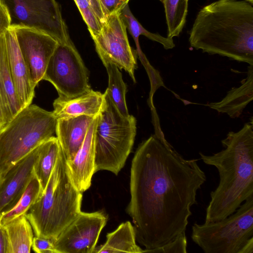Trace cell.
<instances>
[{"label":"cell","instance_id":"cell-39","mask_svg":"<svg viewBox=\"0 0 253 253\" xmlns=\"http://www.w3.org/2000/svg\"><path fill=\"white\" fill-rule=\"evenodd\" d=\"M161 0L162 2V0Z\"/></svg>","mask_w":253,"mask_h":253},{"label":"cell","instance_id":"cell-36","mask_svg":"<svg viewBox=\"0 0 253 253\" xmlns=\"http://www.w3.org/2000/svg\"><path fill=\"white\" fill-rule=\"evenodd\" d=\"M5 175L0 174V186L2 182V181L4 179Z\"/></svg>","mask_w":253,"mask_h":253},{"label":"cell","instance_id":"cell-2","mask_svg":"<svg viewBox=\"0 0 253 253\" xmlns=\"http://www.w3.org/2000/svg\"><path fill=\"white\" fill-rule=\"evenodd\" d=\"M191 46L253 65V7L246 1L218 0L202 8L190 31Z\"/></svg>","mask_w":253,"mask_h":253},{"label":"cell","instance_id":"cell-1","mask_svg":"<svg viewBox=\"0 0 253 253\" xmlns=\"http://www.w3.org/2000/svg\"><path fill=\"white\" fill-rule=\"evenodd\" d=\"M197 159H185L155 134L142 141L132 160L130 200L126 209L144 253L163 246L185 232L206 181Z\"/></svg>","mask_w":253,"mask_h":253},{"label":"cell","instance_id":"cell-23","mask_svg":"<svg viewBox=\"0 0 253 253\" xmlns=\"http://www.w3.org/2000/svg\"><path fill=\"white\" fill-rule=\"evenodd\" d=\"M102 63L108 76V85L105 91L121 114L128 117L129 114L126 101L127 86L123 81L122 73L113 63L108 61Z\"/></svg>","mask_w":253,"mask_h":253},{"label":"cell","instance_id":"cell-16","mask_svg":"<svg viewBox=\"0 0 253 253\" xmlns=\"http://www.w3.org/2000/svg\"><path fill=\"white\" fill-rule=\"evenodd\" d=\"M105 102L104 93L91 89L71 98L59 96L53 103L52 112L57 119L83 115L95 117L102 111Z\"/></svg>","mask_w":253,"mask_h":253},{"label":"cell","instance_id":"cell-14","mask_svg":"<svg viewBox=\"0 0 253 253\" xmlns=\"http://www.w3.org/2000/svg\"><path fill=\"white\" fill-rule=\"evenodd\" d=\"M9 67L22 109L31 104L36 86L33 84L18 44L14 30L4 34Z\"/></svg>","mask_w":253,"mask_h":253},{"label":"cell","instance_id":"cell-24","mask_svg":"<svg viewBox=\"0 0 253 253\" xmlns=\"http://www.w3.org/2000/svg\"><path fill=\"white\" fill-rule=\"evenodd\" d=\"M121 15L134 41L136 52L141 50L139 42V37L141 35L161 43L166 49H171L175 46L172 38L164 37L159 34L152 33L146 30L133 16L129 8L128 3L122 10Z\"/></svg>","mask_w":253,"mask_h":253},{"label":"cell","instance_id":"cell-17","mask_svg":"<svg viewBox=\"0 0 253 253\" xmlns=\"http://www.w3.org/2000/svg\"><path fill=\"white\" fill-rule=\"evenodd\" d=\"M94 118L83 115L57 119L56 137L67 161L73 159L82 145Z\"/></svg>","mask_w":253,"mask_h":253},{"label":"cell","instance_id":"cell-35","mask_svg":"<svg viewBox=\"0 0 253 253\" xmlns=\"http://www.w3.org/2000/svg\"><path fill=\"white\" fill-rule=\"evenodd\" d=\"M6 124L4 117V112L0 100V130Z\"/></svg>","mask_w":253,"mask_h":253},{"label":"cell","instance_id":"cell-25","mask_svg":"<svg viewBox=\"0 0 253 253\" xmlns=\"http://www.w3.org/2000/svg\"><path fill=\"white\" fill-rule=\"evenodd\" d=\"M189 0H162L168 26V38L179 36L186 22Z\"/></svg>","mask_w":253,"mask_h":253},{"label":"cell","instance_id":"cell-29","mask_svg":"<svg viewBox=\"0 0 253 253\" xmlns=\"http://www.w3.org/2000/svg\"><path fill=\"white\" fill-rule=\"evenodd\" d=\"M187 238L185 232L180 234L172 241L162 247L151 251V253H186Z\"/></svg>","mask_w":253,"mask_h":253},{"label":"cell","instance_id":"cell-5","mask_svg":"<svg viewBox=\"0 0 253 253\" xmlns=\"http://www.w3.org/2000/svg\"><path fill=\"white\" fill-rule=\"evenodd\" d=\"M57 118L52 111L30 104L0 130V174L53 136Z\"/></svg>","mask_w":253,"mask_h":253},{"label":"cell","instance_id":"cell-40","mask_svg":"<svg viewBox=\"0 0 253 253\" xmlns=\"http://www.w3.org/2000/svg\"><path fill=\"white\" fill-rule=\"evenodd\" d=\"M1 4V3L0 2V5Z\"/></svg>","mask_w":253,"mask_h":253},{"label":"cell","instance_id":"cell-19","mask_svg":"<svg viewBox=\"0 0 253 253\" xmlns=\"http://www.w3.org/2000/svg\"><path fill=\"white\" fill-rule=\"evenodd\" d=\"M0 100L7 124L22 108L9 67L4 35L0 37Z\"/></svg>","mask_w":253,"mask_h":253},{"label":"cell","instance_id":"cell-26","mask_svg":"<svg viewBox=\"0 0 253 253\" xmlns=\"http://www.w3.org/2000/svg\"><path fill=\"white\" fill-rule=\"evenodd\" d=\"M43 190L35 176L29 182L16 205L9 211L1 213L0 224L24 214L42 196Z\"/></svg>","mask_w":253,"mask_h":253},{"label":"cell","instance_id":"cell-15","mask_svg":"<svg viewBox=\"0 0 253 253\" xmlns=\"http://www.w3.org/2000/svg\"><path fill=\"white\" fill-rule=\"evenodd\" d=\"M99 115L93 119L82 145L73 159L67 161L73 183L76 188L82 193L90 187L92 177L96 172L95 135Z\"/></svg>","mask_w":253,"mask_h":253},{"label":"cell","instance_id":"cell-18","mask_svg":"<svg viewBox=\"0 0 253 253\" xmlns=\"http://www.w3.org/2000/svg\"><path fill=\"white\" fill-rule=\"evenodd\" d=\"M247 78L239 87H233L220 101L208 106L219 113H226L231 118L239 117L253 99V65L248 67Z\"/></svg>","mask_w":253,"mask_h":253},{"label":"cell","instance_id":"cell-8","mask_svg":"<svg viewBox=\"0 0 253 253\" xmlns=\"http://www.w3.org/2000/svg\"><path fill=\"white\" fill-rule=\"evenodd\" d=\"M0 2L8 12L10 28L33 29L50 36L58 43L71 41L55 0H0Z\"/></svg>","mask_w":253,"mask_h":253},{"label":"cell","instance_id":"cell-12","mask_svg":"<svg viewBox=\"0 0 253 253\" xmlns=\"http://www.w3.org/2000/svg\"><path fill=\"white\" fill-rule=\"evenodd\" d=\"M11 28L15 32L31 79L36 86L43 79L49 59L58 43L50 36L33 29Z\"/></svg>","mask_w":253,"mask_h":253},{"label":"cell","instance_id":"cell-33","mask_svg":"<svg viewBox=\"0 0 253 253\" xmlns=\"http://www.w3.org/2000/svg\"><path fill=\"white\" fill-rule=\"evenodd\" d=\"M87 0L88 1L95 14L99 19L102 27V25L106 22V18L104 15L99 0Z\"/></svg>","mask_w":253,"mask_h":253},{"label":"cell","instance_id":"cell-31","mask_svg":"<svg viewBox=\"0 0 253 253\" xmlns=\"http://www.w3.org/2000/svg\"><path fill=\"white\" fill-rule=\"evenodd\" d=\"M31 248L37 253H57L53 241L42 237H34Z\"/></svg>","mask_w":253,"mask_h":253},{"label":"cell","instance_id":"cell-38","mask_svg":"<svg viewBox=\"0 0 253 253\" xmlns=\"http://www.w3.org/2000/svg\"><path fill=\"white\" fill-rule=\"evenodd\" d=\"M0 218H1V213H0Z\"/></svg>","mask_w":253,"mask_h":253},{"label":"cell","instance_id":"cell-7","mask_svg":"<svg viewBox=\"0 0 253 253\" xmlns=\"http://www.w3.org/2000/svg\"><path fill=\"white\" fill-rule=\"evenodd\" d=\"M191 239L205 253H242L253 241V196L222 220L195 223Z\"/></svg>","mask_w":253,"mask_h":253},{"label":"cell","instance_id":"cell-28","mask_svg":"<svg viewBox=\"0 0 253 253\" xmlns=\"http://www.w3.org/2000/svg\"><path fill=\"white\" fill-rule=\"evenodd\" d=\"M140 61L146 71L150 82V91L148 102L149 106L152 109L154 108L153 101L154 93L160 87L165 86V85L159 72L150 64L146 57L141 60Z\"/></svg>","mask_w":253,"mask_h":253},{"label":"cell","instance_id":"cell-27","mask_svg":"<svg viewBox=\"0 0 253 253\" xmlns=\"http://www.w3.org/2000/svg\"><path fill=\"white\" fill-rule=\"evenodd\" d=\"M83 19L87 25L91 36L99 34L101 29V23L87 0H74Z\"/></svg>","mask_w":253,"mask_h":253},{"label":"cell","instance_id":"cell-9","mask_svg":"<svg viewBox=\"0 0 253 253\" xmlns=\"http://www.w3.org/2000/svg\"><path fill=\"white\" fill-rule=\"evenodd\" d=\"M42 80L50 82L64 98L75 97L91 89L88 70L71 41L58 43Z\"/></svg>","mask_w":253,"mask_h":253},{"label":"cell","instance_id":"cell-20","mask_svg":"<svg viewBox=\"0 0 253 253\" xmlns=\"http://www.w3.org/2000/svg\"><path fill=\"white\" fill-rule=\"evenodd\" d=\"M0 225L6 237V253L31 252L34 232L24 214Z\"/></svg>","mask_w":253,"mask_h":253},{"label":"cell","instance_id":"cell-21","mask_svg":"<svg viewBox=\"0 0 253 253\" xmlns=\"http://www.w3.org/2000/svg\"><path fill=\"white\" fill-rule=\"evenodd\" d=\"M136 241L134 227L130 221H126L108 233L105 243L95 247L94 253H144Z\"/></svg>","mask_w":253,"mask_h":253},{"label":"cell","instance_id":"cell-22","mask_svg":"<svg viewBox=\"0 0 253 253\" xmlns=\"http://www.w3.org/2000/svg\"><path fill=\"white\" fill-rule=\"evenodd\" d=\"M61 149L57 137L54 136L42 142L38 147V153L34 169L43 192L49 179Z\"/></svg>","mask_w":253,"mask_h":253},{"label":"cell","instance_id":"cell-37","mask_svg":"<svg viewBox=\"0 0 253 253\" xmlns=\"http://www.w3.org/2000/svg\"><path fill=\"white\" fill-rule=\"evenodd\" d=\"M246 1L248 2L249 3L251 4L252 5L253 4V0H246Z\"/></svg>","mask_w":253,"mask_h":253},{"label":"cell","instance_id":"cell-6","mask_svg":"<svg viewBox=\"0 0 253 253\" xmlns=\"http://www.w3.org/2000/svg\"><path fill=\"white\" fill-rule=\"evenodd\" d=\"M95 135V170L110 171L115 175L125 166L136 134V120L119 112L106 91Z\"/></svg>","mask_w":253,"mask_h":253},{"label":"cell","instance_id":"cell-11","mask_svg":"<svg viewBox=\"0 0 253 253\" xmlns=\"http://www.w3.org/2000/svg\"><path fill=\"white\" fill-rule=\"evenodd\" d=\"M107 217L101 211H81L53 241L57 253H94Z\"/></svg>","mask_w":253,"mask_h":253},{"label":"cell","instance_id":"cell-34","mask_svg":"<svg viewBox=\"0 0 253 253\" xmlns=\"http://www.w3.org/2000/svg\"><path fill=\"white\" fill-rule=\"evenodd\" d=\"M0 253H6V240L4 231L0 224Z\"/></svg>","mask_w":253,"mask_h":253},{"label":"cell","instance_id":"cell-4","mask_svg":"<svg viewBox=\"0 0 253 253\" xmlns=\"http://www.w3.org/2000/svg\"><path fill=\"white\" fill-rule=\"evenodd\" d=\"M82 193L73 183L61 149L42 194L24 213L35 236L55 240L81 211Z\"/></svg>","mask_w":253,"mask_h":253},{"label":"cell","instance_id":"cell-10","mask_svg":"<svg viewBox=\"0 0 253 253\" xmlns=\"http://www.w3.org/2000/svg\"><path fill=\"white\" fill-rule=\"evenodd\" d=\"M126 29L121 12H117L109 15L99 34L91 37L102 62L108 61L124 69L135 83L137 56L129 45Z\"/></svg>","mask_w":253,"mask_h":253},{"label":"cell","instance_id":"cell-30","mask_svg":"<svg viewBox=\"0 0 253 253\" xmlns=\"http://www.w3.org/2000/svg\"><path fill=\"white\" fill-rule=\"evenodd\" d=\"M129 0H99L106 19L109 15L121 12Z\"/></svg>","mask_w":253,"mask_h":253},{"label":"cell","instance_id":"cell-32","mask_svg":"<svg viewBox=\"0 0 253 253\" xmlns=\"http://www.w3.org/2000/svg\"><path fill=\"white\" fill-rule=\"evenodd\" d=\"M10 22L8 12L1 4L0 5V37L10 28Z\"/></svg>","mask_w":253,"mask_h":253},{"label":"cell","instance_id":"cell-13","mask_svg":"<svg viewBox=\"0 0 253 253\" xmlns=\"http://www.w3.org/2000/svg\"><path fill=\"white\" fill-rule=\"evenodd\" d=\"M39 146L20 160L5 174L0 186V213L9 211L16 205L36 176L34 166Z\"/></svg>","mask_w":253,"mask_h":253},{"label":"cell","instance_id":"cell-3","mask_svg":"<svg viewBox=\"0 0 253 253\" xmlns=\"http://www.w3.org/2000/svg\"><path fill=\"white\" fill-rule=\"evenodd\" d=\"M221 142L224 149L211 155L199 153L203 162L215 167L219 175L217 187L210 193L206 223L226 218L253 196L252 118L238 131L229 132Z\"/></svg>","mask_w":253,"mask_h":253}]
</instances>
